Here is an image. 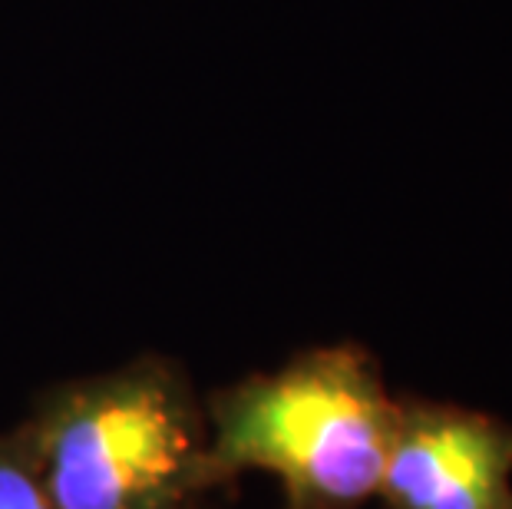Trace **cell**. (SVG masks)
I'll use <instances>...</instances> for the list:
<instances>
[{
  "label": "cell",
  "mask_w": 512,
  "mask_h": 509,
  "mask_svg": "<svg viewBox=\"0 0 512 509\" xmlns=\"http://www.w3.org/2000/svg\"><path fill=\"white\" fill-rule=\"evenodd\" d=\"M199 509H209V506H205V503H202V506H199Z\"/></svg>",
  "instance_id": "cell-5"
},
{
  "label": "cell",
  "mask_w": 512,
  "mask_h": 509,
  "mask_svg": "<svg viewBox=\"0 0 512 509\" xmlns=\"http://www.w3.org/2000/svg\"><path fill=\"white\" fill-rule=\"evenodd\" d=\"M14 430L53 509H199L215 490L205 404L166 357L50 387Z\"/></svg>",
  "instance_id": "cell-1"
},
{
  "label": "cell",
  "mask_w": 512,
  "mask_h": 509,
  "mask_svg": "<svg viewBox=\"0 0 512 509\" xmlns=\"http://www.w3.org/2000/svg\"><path fill=\"white\" fill-rule=\"evenodd\" d=\"M397 397L361 344H324L205 400L215 490L265 473L285 509L377 500Z\"/></svg>",
  "instance_id": "cell-2"
},
{
  "label": "cell",
  "mask_w": 512,
  "mask_h": 509,
  "mask_svg": "<svg viewBox=\"0 0 512 509\" xmlns=\"http://www.w3.org/2000/svg\"><path fill=\"white\" fill-rule=\"evenodd\" d=\"M0 509H53L14 427L0 430Z\"/></svg>",
  "instance_id": "cell-4"
},
{
  "label": "cell",
  "mask_w": 512,
  "mask_h": 509,
  "mask_svg": "<svg viewBox=\"0 0 512 509\" xmlns=\"http://www.w3.org/2000/svg\"><path fill=\"white\" fill-rule=\"evenodd\" d=\"M377 500L384 509H512V424L446 400L397 397Z\"/></svg>",
  "instance_id": "cell-3"
}]
</instances>
